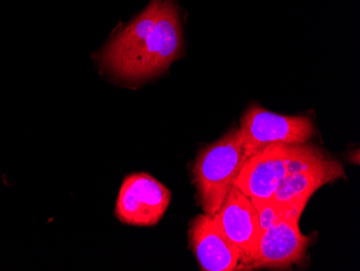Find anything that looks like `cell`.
<instances>
[{
    "instance_id": "30bf717a",
    "label": "cell",
    "mask_w": 360,
    "mask_h": 271,
    "mask_svg": "<svg viewBox=\"0 0 360 271\" xmlns=\"http://www.w3.org/2000/svg\"><path fill=\"white\" fill-rule=\"evenodd\" d=\"M254 204L256 206L257 213H258L259 225H260L261 232L272 226L274 222H276L283 216L292 213V212L302 213L303 210H304L303 206H284V204L275 201L274 199L254 202Z\"/></svg>"
},
{
    "instance_id": "9c48e42d",
    "label": "cell",
    "mask_w": 360,
    "mask_h": 271,
    "mask_svg": "<svg viewBox=\"0 0 360 271\" xmlns=\"http://www.w3.org/2000/svg\"><path fill=\"white\" fill-rule=\"evenodd\" d=\"M190 246L204 271H233L242 269L238 246L224 234L212 215L201 214L192 220Z\"/></svg>"
},
{
    "instance_id": "5b68a950",
    "label": "cell",
    "mask_w": 360,
    "mask_h": 271,
    "mask_svg": "<svg viewBox=\"0 0 360 271\" xmlns=\"http://www.w3.org/2000/svg\"><path fill=\"white\" fill-rule=\"evenodd\" d=\"M301 214H287L261 232L250 269L284 270L302 262L312 238L299 228Z\"/></svg>"
},
{
    "instance_id": "277c9868",
    "label": "cell",
    "mask_w": 360,
    "mask_h": 271,
    "mask_svg": "<svg viewBox=\"0 0 360 271\" xmlns=\"http://www.w3.org/2000/svg\"><path fill=\"white\" fill-rule=\"evenodd\" d=\"M244 161L271 145L305 144L315 134L307 116H283L252 105L240 121Z\"/></svg>"
},
{
    "instance_id": "3957f363",
    "label": "cell",
    "mask_w": 360,
    "mask_h": 271,
    "mask_svg": "<svg viewBox=\"0 0 360 271\" xmlns=\"http://www.w3.org/2000/svg\"><path fill=\"white\" fill-rule=\"evenodd\" d=\"M343 177V165L321 149L307 143L290 145L286 177L272 199L284 206L305 208L316 190Z\"/></svg>"
},
{
    "instance_id": "ba28073f",
    "label": "cell",
    "mask_w": 360,
    "mask_h": 271,
    "mask_svg": "<svg viewBox=\"0 0 360 271\" xmlns=\"http://www.w3.org/2000/svg\"><path fill=\"white\" fill-rule=\"evenodd\" d=\"M290 145L275 144L262 149L243 163L236 185L252 202L274 197L287 174Z\"/></svg>"
},
{
    "instance_id": "7a4b0ae2",
    "label": "cell",
    "mask_w": 360,
    "mask_h": 271,
    "mask_svg": "<svg viewBox=\"0 0 360 271\" xmlns=\"http://www.w3.org/2000/svg\"><path fill=\"white\" fill-rule=\"evenodd\" d=\"M244 163V146L240 129H233L205 147L196 157L194 183L204 213L215 214L229 190L236 185Z\"/></svg>"
},
{
    "instance_id": "6da1fadb",
    "label": "cell",
    "mask_w": 360,
    "mask_h": 271,
    "mask_svg": "<svg viewBox=\"0 0 360 271\" xmlns=\"http://www.w3.org/2000/svg\"><path fill=\"white\" fill-rule=\"evenodd\" d=\"M183 36L173 0H153L102 54L105 70L125 80L160 74L179 56Z\"/></svg>"
},
{
    "instance_id": "8992f818",
    "label": "cell",
    "mask_w": 360,
    "mask_h": 271,
    "mask_svg": "<svg viewBox=\"0 0 360 271\" xmlns=\"http://www.w3.org/2000/svg\"><path fill=\"white\" fill-rule=\"evenodd\" d=\"M171 191L149 174L129 175L123 182L116 206L117 218L129 225L153 226L163 218Z\"/></svg>"
},
{
    "instance_id": "52a82bcc",
    "label": "cell",
    "mask_w": 360,
    "mask_h": 271,
    "mask_svg": "<svg viewBox=\"0 0 360 271\" xmlns=\"http://www.w3.org/2000/svg\"><path fill=\"white\" fill-rule=\"evenodd\" d=\"M212 218L240 250L242 270H250L261 234L254 202L238 186L233 185Z\"/></svg>"
}]
</instances>
